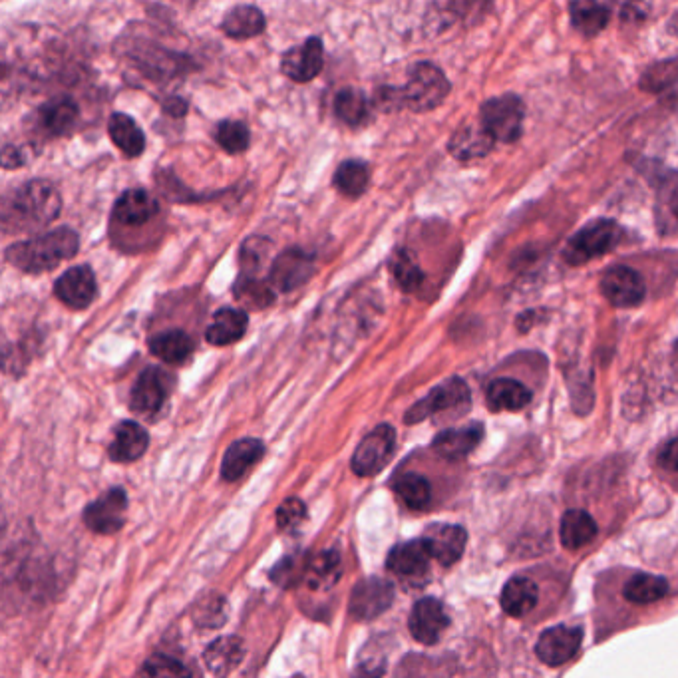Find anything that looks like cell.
Wrapping results in <instances>:
<instances>
[{"instance_id":"obj_1","label":"cell","mask_w":678,"mask_h":678,"mask_svg":"<svg viewBox=\"0 0 678 678\" xmlns=\"http://www.w3.org/2000/svg\"><path fill=\"white\" fill-rule=\"evenodd\" d=\"M376 94V102L386 110L408 108L412 112H430L446 100L450 94V82L438 66L418 62L412 66L408 82L402 88L384 86Z\"/></svg>"},{"instance_id":"obj_2","label":"cell","mask_w":678,"mask_h":678,"mask_svg":"<svg viewBox=\"0 0 678 678\" xmlns=\"http://www.w3.org/2000/svg\"><path fill=\"white\" fill-rule=\"evenodd\" d=\"M78 247V233L70 227H58L40 237L12 243L4 251V257L10 265L24 273H42L58 267L66 259H72L78 253Z\"/></svg>"},{"instance_id":"obj_3","label":"cell","mask_w":678,"mask_h":678,"mask_svg":"<svg viewBox=\"0 0 678 678\" xmlns=\"http://www.w3.org/2000/svg\"><path fill=\"white\" fill-rule=\"evenodd\" d=\"M62 199L58 189L44 179H34L18 187L4 207V223H14L16 229L42 227L54 221L60 213Z\"/></svg>"},{"instance_id":"obj_4","label":"cell","mask_w":678,"mask_h":678,"mask_svg":"<svg viewBox=\"0 0 678 678\" xmlns=\"http://www.w3.org/2000/svg\"><path fill=\"white\" fill-rule=\"evenodd\" d=\"M621 241V227L611 219H599L573 235L563 249V259L569 265H585L595 257L613 251Z\"/></svg>"},{"instance_id":"obj_5","label":"cell","mask_w":678,"mask_h":678,"mask_svg":"<svg viewBox=\"0 0 678 678\" xmlns=\"http://www.w3.org/2000/svg\"><path fill=\"white\" fill-rule=\"evenodd\" d=\"M525 106L519 96L506 94L488 100L482 106V126L484 130L504 144H513L521 136Z\"/></svg>"},{"instance_id":"obj_6","label":"cell","mask_w":678,"mask_h":678,"mask_svg":"<svg viewBox=\"0 0 678 678\" xmlns=\"http://www.w3.org/2000/svg\"><path fill=\"white\" fill-rule=\"evenodd\" d=\"M470 388L462 378H450L430 390L426 398L416 402L404 416L406 424H418L434 414L452 412V410H466L470 406Z\"/></svg>"},{"instance_id":"obj_7","label":"cell","mask_w":678,"mask_h":678,"mask_svg":"<svg viewBox=\"0 0 678 678\" xmlns=\"http://www.w3.org/2000/svg\"><path fill=\"white\" fill-rule=\"evenodd\" d=\"M396 446V432L388 424L376 426L370 434L362 438L354 456H352V472L360 478L376 476L392 458Z\"/></svg>"},{"instance_id":"obj_8","label":"cell","mask_w":678,"mask_h":678,"mask_svg":"<svg viewBox=\"0 0 678 678\" xmlns=\"http://www.w3.org/2000/svg\"><path fill=\"white\" fill-rule=\"evenodd\" d=\"M173 388V378L170 372L160 366H148L136 380L132 394H130V406L140 416H154L158 414Z\"/></svg>"},{"instance_id":"obj_9","label":"cell","mask_w":678,"mask_h":678,"mask_svg":"<svg viewBox=\"0 0 678 678\" xmlns=\"http://www.w3.org/2000/svg\"><path fill=\"white\" fill-rule=\"evenodd\" d=\"M315 275V255L293 247L283 251L271 265L269 283L281 293L303 287Z\"/></svg>"},{"instance_id":"obj_10","label":"cell","mask_w":678,"mask_h":678,"mask_svg":"<svg viewBox=\"0 0 678 678\" xmlns=\"http://www.w3.org/2000/svg\"><path fill=\"white\" fill-rule=\"evenodd\" d=\"M601 291L611 305L621 309L637 307L647 293L643 277L635 269L625 265H615L607 269L601 279Z\"/></svg>"},{"instance_id":"obj_11","label":"cell","mask_w":678,"mask_h":678,"mask_svg":"<svg viewBox=\"0 0 678 678\" xmlns=\"http://www.w3.org/2000/svg\"><path fill=\"white\" fill-rule=\"evenodd\" d=\"M394 601V587L378 577H368L362 579L352 595H350V605L348 611L354 619L358 621H370L382 615Z\"/></svg>"},{"instance_id":"obj_12","label":"cell","mask_w":678,"mask_h":678,"mask_svg":"<svg viewBox=\"0 0 678 678\" xmlns=\"http://www.w3.org/2000/svg\"><path fill=\"white\" fill-rule=\"evenodd\" d=\"M581 641H583V631L581 627H553L547 629L535 647L537 657L549 665V667H561L567 661H571L579 649H581Z\"/></svg>"},{"instance_id":"obj_13","label":"cell","mask_w":678,"mask_h":678,"mask_svg":"<svg viewBox=\"0 0 678 678\" xmlns=\"http://www.w3.org/2000/svg\"><path fill=\"white\" fill-rule=\"evenodd\" d=\"M126 509H128L126 492L122 488H114L86 508L84 521L92 531L110 535L124 527Z\"/></svg>"},{"instance_id":"obj_14","label":"cell","mask_w":678,"mask_h":678,"mask_svg":"<svg viewBox=\"0 0 678 678\" xmlns=\"http://www.w3.org/2000/svg\"><path fill=\"white\" fill-rule=\"evenodd\" d=\"M323 70V40L307 38L301 46L291 48L281 60V72L293 82L307 84Z\"/></svg>"},{"instance_id":"obj_15","label":"cell","mask_w":678,"mask_h":678,"mask_svg":"<svg viewBox=\"0 0 678 678\" xmlns=\"http://www.w3.org/2000/svg\"><path fill=\"white\" fill-rule=\"evenodd\" d=\"M56 297L70 309H88L96 299V277L88 265L72 267L54 283Z\"/></svg>"},{"instance_id":"obj_16","label":"cell","mask_w":678,"mask_h":678,"mask_svg":"<svg viewBox=\"0 0 678 678\" xmlns=\"http://www.w3.org/2000/svg\"><path fill=\"white\" fill-rule=\"evenodd\" d=\"M450 625L444 605L438 599L426 597L420 599L408 619V627L412 637L422 645H434Z\"/></svg>"},{"instance_id":"obj_17","label":"cell","mask_w":678,"mask_h":678,"mask_svg":"<svg viewBox=\"0 0 678 678\" xmlns=\"http://www.w3.org/2000/svg\"><path fill=\"white\" fill-rule=\"evenodd\" d=\"M424 539L430 547L432 559H436L444 567H450L464 555V549H466V543H468V533L460 525L440 523V525H432L426 531Z\"/></svg>"},{"instance_id":"obj_18","label":"cell","mask_w":678,"mask_h":678,"mask_svg":"<svg viewBox=\"0 0 678 678\" xmlns=\"http://www.w3.org/2000/svg\"><path fill=\"white\" fill-rule=\"evenodd\" d=\"M160 213L158 199L146 189H128L114 207V219L126 227H140Z\"/></svg>"},{"instance_id":"obj_19","label":"cell","mask_w":678,"mask_h":678,"mask_svg":"<svg viewBox=\"0 0 678 678\" xmlns=\"http://www.w3.org/2000/svg\"><path fill=\"white\" fill-rule=\"evenodd\" d=\"M482 438H484V426L470 424L464 428H454V430H446L438 434L432 448L440 458L456 462V460L470 456L480 446Z\"/></svg>"},{"instance_id":"obj_20","label":"cell","mask_w":678,"mask_h":678,"mask_svg":"<svg viewBox=\"0 0 678 678\" xmlns=\"http://www.w3.org/2000/svg\"><path fill=\"white\" fill-rule=\"evenodd\" d=\"M432 553L426 539H414L396 545L388 555V569L400 577H418L428 571Z\"/></svg>"},{"instance_id":"obj_21","label":"cell","mask_w":678,"mask_h":678,"mask_svg":"<svg viewBox=\"0 0 678 678\" xmlns=\"http://www.w3.org/2000/svg\"><path fill=\"white\" fill-rule=\"evenodd\" d=\"M150 446V436L138 422H120L114 430V442L110 446V458L118 464L140 460Z\"/></svg>"},{"instance_id":"obj_22","label":"cell","mask_w":678,"mask_h":678,"mask_svg":"<svg viewBox=\"0 0 678 678\" xmlns=\"http://www.w3.org/2000/svg\"><path fill=\"white\" fill-rule=\"evenodd\" d=\"M265 454V444L255 438H245L231 444L221 462V476L225 482H237L251 466H255Z\"/></svg>"},{"instance_id":"obj_23","label":"cell","mask_w":678,"mask_h":678,"mask_svg":"<svg viewBox=\"0 0 678 678\" xmlns=\"http://www.w3.org/2000/svg\"><path fill=\"white\" fill-rule=\"evenodd\" d=\"M247 327L249 319L245 311L225 307L213 315V323L205 331V340L213 346H227L243 339Z\"/></svg>"},{"instance_id":"obj_24","label":"cell","mask_w":678,"mask_h":678,"mask_svg":"<svg viewBox=\"0 0 678 678\" xmlns=\"http://www.w3.org/2000/svg\"><path fill=\"white\" fill-rule=\"evenodd\" d=\"M496 140L484 130V126H466L458 130L450 140V154L460 162L486 158L494 150Z\"/></svg>"},{"instance_id":"obj_25","label":"cell","mask_w":678,"mask_h":678,"mask_svg":"<svg viewBox=\"0 0 678 678\" xmlns=\"http://www.w3.org/2000/svg\"><path fill=\"white\" fill-rule=\"evenodd\" d=\"M245 647L243 641L237 637H221L213 641L207 651L203 653L205 667L215 677H227L239 663L243 661Z\"/></svg>"},{"instance_id":"obj_26","label":"cell","mask_w":678,"mask_h":678,"mask_svg":"<svg viewBox=\"0 0 678 678\" xmlns=\"http://www.w3.org/2000/svg\"><path fill=\"white\" fill-rule=\"evenodd\" d=\"M265 26H267L265 14L257 6H251V4H241V6L231 8L221 22L223 32L235 40H247V38L259 36L265 30Z\"/></svg>"},{"instance_id":"obj_27","label":"cell","mask_w":678,"mask_h":678,"mask_svg":"<svg viewBox=\"0 0 678 678\" xmlns=\"http://www.w3.org/2000/svg\"><path fill=\"white\" fill-rule=\"evenodd\" d=\"M595 535H597V523L587 511L571 509L561 517L559 537L565 549L577 551L589 545L595 539Z\"/></svg>"},{"instance_id":"obj_28","label":"cell","mask_w":678,"mask_h":678,"mask_svg":"<svg viewBox=\"0 0 678 678\" xmlns=\"http://www.w3.org/2000/svg\"><path fill=\"white\" fill-rule=\"evenodd\" d=\"M488 404L494 412H517L531 402V392L513 378H498L488 386Z\"/></svg>"},{"instance_id":"obj_29","label":"cell","mask_w":678,"mask_h":678,"mask_svg":"<svg viewBox=\"0 0 678 678\" xmlns=\"http://www.w3.org/2000/svg\"><path fill=\"white\" fill-rule=\"evenodd\" d=\"M108 134L112 142L128 156V158H138L146 150V136L140 130V126L130 118L128 114L116 112L112 114L108 122Z\"/></svg>"},{"instance_id":"obj_30","label":"cell","mask_w":678,"mask_h":678,"mask_svg":"<svg viewBox=\"0 0 678 678\" xmlns=\"http://www.w3.org/2000/svg\"><path fill=\"white\" fill-rule=\"evenodd\" d=\"M40 124L48 136H66L78 122V106L70 98H54L40 108Z\"/></svg>"},{"instance_id":"obj_31","label":"cell","mask_w":678,"mask_h":678,"mask_svg":"<svg viewBox=\"0 0 678 678\" xmlns=\"http://www.w3.org/2000/svg\"><path fill=\"white\" fill-rule=\"evenodd\" d=\"M539 589L529 577L509 579L502 591V607L509 617H525L537 605Z\"/></svg>"},{"instance_id":"obj_32","label":"cell","mask_w":678,"mask_h":678,"mask_svg":"<svg viewBox=\"0 0 678 678\" xmlns=\"http://www.w3.org/2000/svg\"><path fill=\"white\" fill-rule=\"evenodd\" d=\"M342 573V561L339 551L331 549L315 557L311 563H307L305 569V581L313 591H327L333 585H337Z\"/></svg>"},{"instance_id":"obj_33","label":"cell","mask_w":678,"mask_h":678,"mask_svg":"<svg viewBox=\"0 0 678 678\" xmlns=\"http://www.w3.org/2000/svg\"><path fill=\"white\" fill-rule=\"evenodd\" d=\"M667 593H669L667 579L651 573H637L623 587L625 599L635 605H651L655 601H661Z\"/></svg>"},{"instance_id":"obj_34","label":"cell","mask_w":678,"mask_h":678,"mask_svg":"<svg viewBox=\"0 0 678 678\" xmlns=\"http://www.w3.org/2000/svg\"><path fill=\"white\" fill-rule=\"evenodd\" d=\"M150 350L154 356H158L160 360L168 364H181L189 358L193 350V342L187 333L179 329H171L150 339Z\"/></svg>"},{"instance_id":"obj_35","label":"cell","mask_w":678,"mask_h":678,"mask_svg":"<svg viewBox=\"0 0 678 678\" xmlns=\"http://www.w3.org/2000/svg\"><path fill=\"white\" fill-rule=\"evenodd\" d=\"M273 285L269 281H263L259 277H247L241 275V279L235 283L233 295L237 297L239 303H243L247 309H265L273 303L275 293H273Z\"/></svg>"},{"instance_id":"obj_36","label":"cell","mask_w":678,"mask_h":678,"mask_svg":"<svg viewBox=\"0 0 678 678\" xmlns=\"http://www.w3.org/2000/svg\"><path fill=\"white\" fill-rule=\"evenodd\" d=\"M569 10H571V20L575 28L583 32L585 36L599 34L607 26L609 16H611L609 8L597 2H573Z\"/></svg>"},{"instance_id":"obj_37","label":"cell","mask_w":678,"mask_h":678,"mask_svg":"<svg viewBox=\"0 0 678 678\" xmlns=\"http://www.w3.org/2000/svg\"><path fill=\"white\" fill-rule=\"evenodd\" d=\"M394 492L398 494V498L414 511H422V509L430 506L432 500V488L430 482L420 476V474H402L396 482H394Z\"/></svg>"},{"instance_id":"obj_38","label":"cell","mask_w":678,"mask_h":678,"mask_svg":"<svg viewBox=\"0 0 678 678\" xmlns=\"http://www.w3.org/2000/svg\"><path fill=\"white\" fill-rule=\"evenodd\" d=\"M333 183L342 195L360 197L370 183V168L360 160H346L340 164Z\"/></svg>"},{"instance_id":"obj_39","label":"cell","mask_w":678,"mask_h":678,"mask_svg":"<svg viewBox=\"0 0 678 678\" xmlns=\"http://www.w3.org/2000/svg\"><path fill=\"white\" fill-rule=\"evenodd\" d=\"M390 271H392L394 281L398 283V287L404 293H414L424 281V273H422L416 257L408 249H398L392 255Z\"/></svg>"},{"instance_id":"obj_40","label":"cell","mask_w":678,"mask_h":678,"mask_svg":"<svg viewBox=\"0 0 678 678\" xmlns=\"http://www.w3.org/2000/svg\"><path fill=\"white\" fill-rule=\"evenodd\" d=\"M335 114L348 126H360L368 118L366 96L356 88H342L335 98Z\"/></svg>"},{"instance_id":"obj_41","label":"cell","mask_w":678,"mask_h":678,"mask_svg":"<svg viewBox=\"0 0 678 678\" xmlns=\"http://www.w3.org/2000/svg\"><path fill=\"white\" fill-rule=\"evenodd\" d=\"M217 144L227 152V154H243L249 144H251V134L249 128L243 122L237 120H225L217 126L215 132Z\"/></svg>"},{"instance_id":"obj_42","label":"cell","mask_w":678,"mask_h":678,"mask_svg":"<svg viewBox=\"0 0 678 678\" xmlns=\"http://www.w3.org/2000/svg\"><path fill=\"white\" fill-rule=\"evenodd\" d=\"M269 253V241L263 237H251L249 241H245V245L241 247V267H243V275L247 277H257V271L263 265L265 255Z\"/></svg>"},{"instance_id":"obj_43","label":"cell","mask_w":678,"mask_h":678,"mask_svg":"<svg viewBox=\"0 0 678 678\" xmlns=\"http://www.w3.org/2000/svg\"><path fill=\"white\" fill-rule=\"evenodd\" d=\"M142 678H191V673L168 655H154L144 665Z\"/></svg>"},{"instance_id":"obj_44","label":"cell","mask_w":678,"mask_h":678,"mask_svg":"<svg viewBox=\"0 0 678 678\" xmlns=\"http://www.w3.org/2000/svg\"><path fill=\"white\" fill-rule=\"evenodd\" d=\"M678 80V58L657 64L643 76V88L647 90H663Z\"/></svg>"},{"instance_id":"obj_45","label":"cell","mask_w":678,"mask_h":678,"mask_svg":"<svg viewBox=\"0 0 678 678\" xmlns=\"http://www.w3.org/2000/svg\"><path fill=\"white\" fill-rule=\"evenodd\" d=\"M305 515H307L305 504L297 498H289L277 509V525L283 531H293L303 523Z\"/></svg>"},{"instance_id":"obj_46","label":"cell","mask_w":678,"mask_h":678,"mask_svg":"<svg viewBox=\"0 0 678 678\" xmlns=\"http://www.w3.org/2000/svg\"><path fill=\"white\" fill-rule=\"evenodd\" d=\"M203 605H205L203 613H195L197 623L207 625V627L225 623V611H223L225 609V601L221 597H207L203 601Z\"/></svg>"},{"instance_id":"obj_47","label":"cell","mask_w":678,"mask_h":678,"mask_svg":"<svg viewBox=\"0 0 678 678\" xmlns=\"http://www.w3.org/2000/svg\"><path fill=\"white\" fill-rule=\"evenodd\" d=\"M659 466L667 472L678 474V438L663 446V450L659 452Z\"/></svg>"},{"instance_id":"obj_48","label":"cell","mask_w":678,"mask_h":678,"mask_svg":"<svg viewBox=\"0 0 678 678\" xmlns=\"http://www.w3.org/2000/svg\"><path fill=\"white\" fill-rule=\"evenodd\" d=\"M24 156H22V150L18 148H12V146H6L4 152H2V164L4 168H18L24 164Z\"/></svg>"},{"instance_id":"obj_49","label":"cell","mask_w":678,"mask_h":678,"mask_svg":"<svg viewBox=\"0 0 678 678\" xmlns=\"http://www.w3.org/2000/svg\"><path fill=\"white\" fill-rule=\"evenodd\" d=\"M352 678H380V671H370V669H360L358 673H354Z\"/></svg>"},{"instance_id":"obj_50","label":"cell","mask_w":678,"mask_h":678,"mask_svg":"<svg viewBox=\"0 0 678 678\" xmlns=\"http://www.w3.org/2000/svg\"><path fill=\"white\" fill-rule=\"evenodd\" d=\"M675 360H677V366H678V342L675 344Z\"/></svg>"},{"instance_id":"obj_51","label":"cell","mask_w":678,"mask_h":678,"mask_svg":"<svg viewBox=\"0 0 678 678\" xmlns=\"http://www.w3.org/2000/svg\"><path fill=\"white\" fill-rule=\"evenodd\" d=\"M675 213L678 215V199L675 201Z\"/></svg>"}]
</instances>
